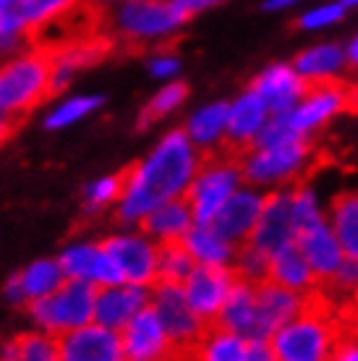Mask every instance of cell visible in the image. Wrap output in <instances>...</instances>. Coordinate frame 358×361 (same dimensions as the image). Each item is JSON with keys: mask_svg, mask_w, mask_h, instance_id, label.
I'll return each instance as SVG.
<instances>
[{"mask_svg": "<svg viewBox=\"0 0 358 361\" xmlns=\"http://www.w3.org/2000/svg\"><path fill=\"white\" fill-rule=\"evenodd\" d=\"M269 280L288 290H296V293L316 288V278L296 241L285 244L269 257Z\"/></svg>", "mask_w": 358, "mask_h": 361, "instance_id": "obj_20", "label": "cell"}, {"mask_svg": "<svg viewBox=\"0 0 358 361\" xmlns=\"http://www.w3.org/2000/svg\"><path fill=\"white\" fill-rule=\"evenodd\" d=\"M97 3H102V6H110V3H113V0H97Z\"/></svg>", "mask_w": 358, "mask_h": 361, "instance_id": "obj_41", "label": "cell"}, {"mask_svg": "<svg viewBox=\"0 0 358 361\" xmlns=\"http://www.w3.org/2000/svg\"><path fill=\"white\" fill-rule=\"evenodd\" d=\"M254 298H257V288L251 283H246L243 278H238V272H235L233 286L228 290V296H225L212 327L230 330V333L243 335L249 341L251 327H254Z\"/></svg>", "mask_w": 358, "mask_h": 361, "instance_id": "obj_19", "label": "cell"}, {"mask_svg": "<svg viewBox=\"0 0 358 361\" xmlns=\"http://www.w3.org/2000/svg\"><path fill=\"white\" fill-rule=\"evenodd\" d=\"M102 102L99 97H81V99H71V102H66L61 110H55L53 116L45 121L47 128H61V126H68L71 121H76V118L87 116L90 110H94Z\"/></svg>", "mask_w": 358, "mask_h": 361, "instance_id": "obj_31", "label": "cell"}, {"mask_svg": "<svg viewBox=\"0 0 358 361\" xmlns=\"http://www.w3.org/2000/svg\"><path fill=\"white\" fill-rule=\"evenodd\" d=\"M27 118H18V116H0V147L6 145V142H11L13 136H16V131L21 128V123H24Z\"/></svg>", "mask_w": 358, "mask_h": 361, "instance_id": "obj_33", "label": "cell"}, {"mask_svg": "<svg viewBox=\"0 0 358 361\" xmlns=\"http://www.w3.org/2000/svg\"><path fill=\"white\" fill-rule=\"evenodd\" d=\"M293 241H296L298 249L304 252L306 262H309L314 278H316V286L330 278L332 272L338 270V264L342 262L340 244H338V238L332 235L330 226H327L324 220L304 228V231H298Z\"/></svg>", "mask_w": 358, "mask_h": 361, "instance_id": "obj_16", "label": "cell"}, {"mask_svg": "<svg viewBox=\"0 0 358 361\" xmlns=\"http://www.w3.org/2000/svg\"><path fill=\"white\" fill-rule=\"evenodd\" d=\"M186 97H188V84H183V82L168 84L165 90L157 92V94H154V97L142 108V113H139V121H136V128H139V131H144V128L154 126L160 118H165L168 113H173V110L178 108Z\"/></svg>", "mask_w": 358, "mask_h": 361, "instance_id": "obj_29", "label": "cell"}, {"mask_svg": "<svg viewBox=\"0 0 358 361\" xmlns=\"http://www.w3.org/2000/svg\"><path fill=\"white\" fill-rule=\"evenodd\" d=\"M261 202H264V197L254 194V191H233L206 226L233 246L241 244L249 238L257 220H259Z\"/></svg>", "mask_w": 358, "mask_h": 361, "instance_id": "obj_14", "label": "cell"}, {"mask_svg": "<svg viewBox=\"0 0 358 361\" xmlns=\"http://www.w3.org/2000/svg\"><path fill=\"white\" fill-rule=\"evenodd\" d=\"M251 92H257L269 113H290L301 99L304 82L290 66H272L251 82Z\"/></svg>", "mask_w": 358, "mask_h": 361, "instance_id": "obj_17", "label": "cell"}, {"mask_svg": "<svg viewBox=\"0 0 358 361\" xmlns=\"http://www.w3.org/2000/svg\"><path fill=\"white\" fill-rule=\"evenodd\" d=\"M338 307L319 286L301 293L296 317L269 338L280 361H327L338 341Z\"/></svg>", "mask_w": 358, "mask_h": 361, "instance_id": "obj_2", "label": "cell"}, {"mask_svg": "<svg viewBox=\"0 0 358 361\" xmlns=\"http://www.w3.org/2000/svg\"><path fill=\"white\" fill-rule=\"evenodd\" d=\"M76 0H16V11L18 21H21V27H35L39 21H45V18L55 16V13H61L66 11L68 6H73Z\"/></svg>", "mask_w": 358, "mask_h": 361, "instance_id": "obj_30", "label": "cell"}, {"mask_svg": "<svg viewBox=\"0 0 358 361\" xmlns=\"http://www.w3.org/2000/svg\"><path fill=\"white\" fill-rule=\"evenodd\" d=\"M342 8H348V6H358V0H340Z\"/></svg>", "mask_w": 358, "mask_h": 361, "instance_id": "obj_40", "label": "cell"}, {"mask_svg": "<svg viewBox=\"0 0 358 361\" xmlns=\"http://www.w3.org/2000/svg\"><path fill=\"white\" fill-rule=\"evenodd\" d=\"M68 79L71 73L63 71L47 53L29 50L27 55L0 66V113L29 118L42 102L55 97Z\"/></svg>", "mask_w": 358, "mask_h": 361, "instance_id": "obj_3", "label": "cell"}, {"mask_svg": "<svg viewBox=\"0 0 358 361\" xmlns=\"http://www.w3.org/2000/svg\"><path fill=\"white\" fill-rule=\"evenodd\" d=\"M154 76H171V73L178 71V58H173V55H160L157 61L149 63Z\"/></svg>", "mask_w": 358, "mask_h": 361, "instance_id": "obj_35", "label": "cell"}, {"mask_svg": "<svg viewBox=\"0 0 358 361\" xmlns=\"http://www.w3.org/2000/svg\"><path fill=\"white\" fill-rule=\"evenodd\" d=\"M264 118H267V105L261 102V97L257 92H246L243 97H238L228 108V123H225V131H228V139H233L238 145H251L257 142V134L264 126Z\"/></svg>", "mask_w": 358, "mask_h": 361, "instance_id": "obj_21", "label": "cell"}, {"mask_svg": "<svg viewBox=\"0 0 358 361\" xmlns=\"http://www.w3.org/2000/svg\"><path fill=\"white\" fill-rule=\"evenodd\" d=\"M97 246L116 262L123 283L154 288V275H157L154 244H149L142 235H108L97 241Z\"/></svg>", "mask_w": 358, "mask_h": 361, "instance_id": "obj_10", "label": "cell"}, {"mask_svg": "<svg viewBox=\"0 0 358 361\" xmlns=\"http://www.w3.org/2000/svg\"><path fill=\"white\" fill-rule=\"evenodd\" d=\"M345 16V8H342L340 3H332V6H322V8H314L309 13L296 21L298 29H319V27H330L335 21H340Z\"/></svg>", "mask_w": 358, "mask_h": 361, "instance_id": "obj_32", "label": "cell"}, {"mask_svg": "<svg viewBox=\"0 0 358 361\" xmlns=\"http://www.w3.org/2000/svg\"><path fill=\"white\" fill-rule=\"evenodd\" d=\"M332 235L338 238L345 257L358 259V194L342 191L332 199Z\"/></svg>", "mask_w": 358, "mask_h": 361, "instance_id": "obj_23", "label": "cell"}, {"mask_svg": "<svg viewBox=\"0 0 358 361\" xmlns=\"http://www.w3.org/2000/svg\"><path fill=\"white\" fill-rule=\"evenodd\" d=\"M0 361H61L55 335L24 333L6 343Z\"/></svg>", "mask_w": 358, "mask_h": 361, "instance_id": "obj_26", "label": "cell"}, {"mask_svg": "<svg viewBox=\"0 0 358 361\" xmlns=\"http://www.w3.org/2000/svg\"><path fill=\"white\" fill-rule=\"evenodd\" d=\"M149 304L157 312V319H160L173 348H180V351L194 348L209 327L194 309L188 307L180 286H154V296L149 298Z\"/></svg>", "mask_w": 358, "mask_h": 361, "instance_id": "obj_7", "label": "cell"}, {"mask_svg": "<svg viewBox=\"0 0 358 361\" xmlns=\"http://www.w3.org/2000/svg\"><path fill=\"white\" fill-rule=\"evenodd\" d=\"M267 257L293 241V215H290V189H278L267 194L261 202V212L257 226L246 238Z\"/></svg>", "mask_w": 358, "mask_h": 361, "instance_id": "obj_12", "label": "cell"}, {"mask_svg": "<svg viewBox=\"0 0 358 361\" xmlns=\"http://www.w3.org/2000/svg\"><path fill=\"white\" fill-rule=\"evenodd\" d=\"M16 6V0H0V11H8Z\"/></svg>", "mask_w": 358, "mask_h": 361, "instance_id": "obj_39", "label": "cell"}, {"mask_svg": "<svg viewBox=\"0 0 358 361\" xmlns=\"http://www.w3.org/2000/svg\"><path fill=\"white\" fill-rule=\"evenodd\" d=\"M6 296H8L13 304H21V301H24V283H21V272H16V275L6 283Z\"/></svg>", "mask_w": 358, "mask_h": 361, "instance_id": "obj_36", "label": "cell"}, {"mask_svg": "<svg viewBox=\"0 0 358 361\" xmlns=\"http://www.w3.org/2000/svg\"><path fill=\"white\" fill-rule=\"evenodd\" d=\"M233 280H235L233 267L197 262V267L188 272V278L183 280L180 288H183L188 307L194 309L206 325H212L220 307H223L225 296H228V290L233 286Z\"/></svg>", "mask_w": 358, "mask_h": 361, "instance_id": "obj_9", "label": "cell"}, {"mask_svg": "<svg viewBox=\"0 0 358 361\" xmlns=\"http://www.w3.org/2000/svg\"><path fill=\"white\" fill-rule=\"evenodd\" d=\"M53 335L61 361H123L118 330L102 325H81Z\"/></svg>", "mask_w": 358, "mask_h": 361, "instance_id": "obj_11", "label": "cell"}, {"mask_svg": "<svg viewBox=\"0 0 358 361\" xmlns=\"http://www.w3.org/2000/svg\"><path fill=\"white\" fill-rule=\"evenodd\" d=\"M301 307V293L288 290L272 280H264L257 286V298H254V327H251V338H261L269 341L278 333L280 327L288 325L296 317Z\"/></svg>", "mask_w": 358, "mask_h": 361, "instance_id": "obj_13", "label": "cell"}, {"mask_svg": "<svg viewBox=\"0 0 358 361\" xmlns=\"http://www.w3.org/2000/svg\"><path fill=\"white\" fill-rule=\"evenodd\" d=\"M191 226H194V209H191L186 191L162 202L160 207L149 209L147 215L139 217L142 233L154 235L157 241L160 238H183Z\"/></svg>", "mask_w": 358, "mask_h": 361, "instance_id": "obj_18", "label": "cell"}, {"mask_svg": "<svg viewBox=\"0 0 358 361\" xmlns=\"http://www.w3.org/2000/svg\"><path fill=\"white\" fill-rule=\"evenodd\" d=\"M183 241H186L188 252L194 254V259L204 264H228L235 254V246L230 241L220 238L209 226H199V223L188 228Z\"/></svg>", "mask_w": 358, "mask_h": 361, "instance_id": "obj_24", "label": "cell"}, {"mask_svg": "<svg viewBox=\"0 0 358 361\" xmlns=\"http://www.w3.org/2000/svg\"><path fill=\"white\" fill-rule=\"evenodd\" d=\"M188 21L175 0H125L118 13V55H142L152 37H165Z\"/></svg>", "mask_w": 358, "mask_h": 361, "instance_id": "obj_4", "label": "cell"}, {"mask_svg": "<svg viewBox=\"0 0 358 361\" xmlns=\"http://www.w3.org/2000/svg\"><path fill=\"white\" fill-rule=\"evenodd\" d=\"M197 173V154L183 128L171 131L147 160H139L134 183L116 209L118 220H139L162 202L188 189Z\"/></svg>", "mask_w": 358, "mask_h": 361, "instance_id": "obj_1", "label": "cell"}, {"mask_svg": "<svg viewBox=\"0 0 358 361\" xmlns=\"http://www.w3.org/2000/svg\"><path fill=\"white\" fill-rule=\"evenodd\" d=\"M293 3H298V0H267V3H264V8L280 11V8H285V6H293Z\"/></svg>", "mask_w": 358, "mask_h": 361, "instance_id": "obj_38", "label": "cell"}, {"mask_svg": "<svg viewBox=\"0 0 358 361\" xmlns=\"http://www.w3.org/2000/svg\"><path fill=\"white\" fill-rule=\"evenodd\" d=\"M118 335H121L123 361H171L173 353H175V348L171 345L168 335L162 330L152 304L139 309L118 330Z\"/></svg>", "mask_w": 358, "mask_h": 361, "instance_id": "obj_8", "label": "cell"}, {"mask_svg": "<svg viewBox=\"0 0 358 361\" xmlns=\"http://www.w3.org/2000/svg\"><path fill=\"white\" fill-rule=\"evenodd\" d=\"M345 63V50L338 45H316L311 50L296 55L293 61V71L301 79H316V76H332L335 71H340Z\"/></svg>", "mask_w": 358, "mask_h": 361, "instance_id": "obj_25", "label": "cell"}, {"mask_svg": "<svg viewBox=\"0 0 358 361\" xmlns=\"http://www.w3.org/2000/svg\"><path fill=\"white\" fill-rule=\"evenodd\" d=\"M228 102H215L209 108L199 110L197 116H191L186 126V136L191 142L206 147L212 145L215 139H220V134L225 131V123H228Z\"/></svg>", "mask_w": 358, "mask_h": 361, "instance_id": "obj_28", "label": "cell"}, {"mask_svg": "<svg viewBox=\"0 0 358 361\" xmlns=\"http://www.w3.org/2000/svg\"><path fill=\"white\" fill-rule=\"evenodd\" d=\"M154 252H157L154 286H183L188 272L197 267V259L188 252L183 238H160L154 244Z\"/></svg>", "mask_w": 358, "mask_h": 361, "instance_id": "obj_22", "label": "cell"}, {"mask_svg": "<svg viewBox=\"0 0 358 361\" xmlns=\"http://www.w3.org/2000/svg\"><path fill=\"white\" fill-rule=\"evenodd\" d=\"M149 304V296L142 286L118 283V286H97L94 290V314L92 319L102 327L121 330L142 307Z\"/></svg>", "mask_w": 358, "mask_h": 361, "instance_id": "obj_15", "label": "cell"}, {"mask_svg": "<svg viewBox=\"0 0 358 361\" xmlns=\"http://www.w3.org/2000/svg\"><path fill=\"white\" fill-rule=\"evenodd\" d=\"M94 290H97V283L66 278L61 288L45 298L29 301L27 309L50 333H66L73 327L90 325L94 314Z\"/></svg>", "mask_w": 358, "mask_h": 361, "instance_id": "obj_6", "label": "cell"}, {"mask_svg": "<svg viewBox=\"0 0 358 361\" xmlns=\"http://www.w3.org/2000/svg\"><path fill=\"white\" fill-rule=\"evenodd\" d=\"M217 3H223V0H175V6H178L180 13L186 18H191L199 11L209 8V6H217Z\"/></svg>", "mask_w": 358, "mask_h": 361, "instance_id": "obj_34", "label": "cell"}, {"mask_svg": "<svg viewBox=\"0 0 358 361\" xmlns=\"http://www.w3.org/2000/svg\"><path fill=\"white\" fill-rule=\"evenodd\" d=\"M301 82V99L290 110V123L301 136L319 131L338 113H358V84L338 76H316Z\"/></svg>", "mask_w": 358, "mask_h": 361, "instance_id": "obj_5", "label": "cell"}, {"mask_svg": "<svg viewBox=\"0 0 358 361\" xmlns=\"http://www.w3.org/2000/svg\"><path fill=\"white\" fill-rule=\"evenodd\" d=\"M63 275L61 264L50 262V259H42V262H35L32 267L21 272V283H24V298L29 301H37V298L50 296L53 290H58L63 286ZM27 301V304H29Z\"/></svg>", "mask_w": 358, "mask_h": 361, "instance_id": "obj_27", "label": "cell"}, {"mask_svg": "<svg viewBox=\"0 0 358 361\" xmlns=\"http://www.w3.org/2000/svg\"><path fill=\"white\" fill-rule=\"evenodd\" d=\"M345 61H348V63L358 71V37L353 39V42H350L348 53H345Z\"/></svg>", "mask_w": 358, "mask_h": 361, "instance_id": "obj_37", "label": "cell"}]
</instances>
